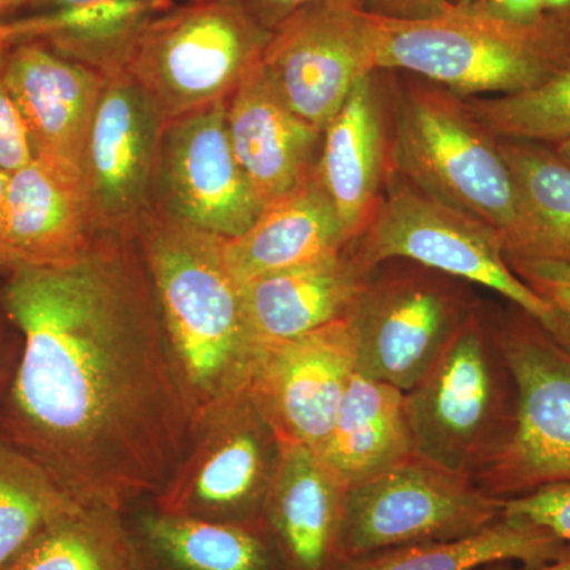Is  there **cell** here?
<instances>
[{
    "label": "cell",
    "mask_w": 570,
    "mask_h": 570,
    "mask_svg": "<svg viewBox=\"0 0 570 570\" xmlns=\"http://www.w3.org/2000/svg\"><path fill=\"white\" fill-rule=\"evenodd\" d=\"M414 453L403 390L355 373L332 433L318 452L326 466L355 485Z\"/></svg>",
    "instance_id": "d4e9b609"
},
{
    "label": "cell",
    "mask_w": 570,
    "mask_h": 570,
    "mask_svg": "<svg viewBox=\"0 0 570 570\" xmlns=\"http://www.w3.org/2000/svg\"><path fill=\"white\" fill-rule=\"evenodd\" d=\"M3 570H148L126 510L81 505L37 535Z\"/></svg>",
    "instance_id": "4316f807"
},
{
    "label": "cell",
    "mask_w": 570,
    "mask_h": 570,
    "mask_svg": "<svg viewBox=\"0 0 570 570\" xmlns=\"http://www.w3.org/2000/svg\"><path fill=\"white\" fill-rule=\"evenodd\" d=\"M176 0H85L21 20L0 21V43L37 40L82 66L121 67L127 45L142 22Z\"/></svg>",
    "instance_id": "cb8c5ba5"
},
{
    "label": "cell",
    "mask_w": 570,
    "mask_h": 570,
    "mask_svg": "<svg viewBox=\"0 0 570 570\" xmlns=\"http://www.w3.org/2000/svg\"><path fill=\"white\" fill-rule=\"evenodd\" d=\"M96 235L81 178L37 157L10 174L7 269L67 264Z\"/></svg>",
    "instance_id": "ffe728a7"
},
{
    "label": "cell",
    "mask_w": 570,
    "mask_h": 570,
    "mask_svg": "<svg viewBox=\"0 0 570 570\" xmlns=\"http://www.w3.org/2000/svg\"><path fill=\"white\" fill-rule=\"evenodd\" d=\"M9 45H0V168L13 174L33 159L28 130L9 89L6 56Z\"/></svg>",
    "instance_id": "1f68e13d"
},
{
    "label": "cell",
    "mask_w": 570,
    "mask_h": 570,
    "mask_svg": "<svg viewBox=\"0 0 570 570\" xmlns=\"http://www.w3.org/2000/svg\"><path fill=\"white\" fill-rule=\"evenodd\" d=\"M504 515L517 517L570 542V482L553 483L505 499Z\"/></svg>",
    "instance_id": "4dcf8cb0"
},
{
    "label": "cell",
    "mask_w": 570,
    "mask_h": 570,
    "mask_svg": "<svg viewBox=\"0 0 570 570\" xmlns=\"http://www.w3.org/2000/svg\"><path fill=\"white\" fill-rule=\"evenodd\" d=\"M517 403L493 311L479 305L425 376L404 392L414 452L474 479L512 436Z\"/></svg>",
    "instance_id": "5b68a950"
},
{
    "label": "cell",
    "mask_w": 570,
    "mask_h": 570,
    "mask_svg": "<svg viewBox=\"0 0 570 570\" xmlns=\"http://www.w3.org/2000/svg\"><path fill=\"white\" fill-rule=\"evenodd\" d=\"M570 557V542L530 521L504 515L464 538L414 543L341 562L335 570H479L494 562L527 568Z\"/></svg>",
    "instance_id": "484cf974"
},
{
    "label": "cell",
    "mask_w": 570,
    "mask_h": 570,
    "mask_svg": "<svg viewBox=\"0 0 570 570\" xmlns=\"http://www.w3.org/2000/svg\"><path fill=\"white\" fill-rule=\"evenodd\" d=\"M227 127L236 159L264 208L316 174L324 130L292 110L262 59L227 100Z\"/></svg>",
    "instance_id": "ac0fdd59"
},
{
    "label": "cell",
    "mask_w": 570,
    "mask_h": 570,
    "mask_svg": "<svg viewBox=\"0 0 570 570\" xmlns=\"http://www.w3.org/2000/svg\"><path fill=\"white\" fill-rule=\"evenodd\" d=\"M466 100L475 118L501 140L557 145L570 138V69L530 91Z\"/></svg>",
    "instance_id": "f546056e"
},
{
    "label": "cell",
    "mask_w": 570,
    "mask_h": 570,
    "mask_svg": "<svg viewBox=\"0 0 570 570\" xmlns=\"http://www.w3.org/2000/svg\"><path fill=\"white\" fill-rule=\"evenodd\" d=\"M6 77L33 157L82 179L104 75L29 40L7 48Z\"/></svg>",
    "instance_id": "e0dca14e"
},
{
    "label": "cell",
    "mask_w": 570,
    "mask_h": 570,
    "mask_svg": "<svg viewBox=\"0 0 570 570\" xmlns=\"http://www.w3.org/2000/svg\"><path fill=\"white\" fill-rule=\"evenodd\" d=\"M505 499L411 453L347 489L337 566L376 551L464 538L504 517Z\"/></svg>",
    "instance_id": "30bf717a"
},
{
    "label": "cell",
    "mask_w": 570,
    "mask_h": 570,
    "mask_svg": "<svg viewBox=\"0 0 570 570\" xmlns=\"http://www.w3.org/2000/svg\"><path fill=\"white\" fill-rule=\"evenodd\" d=\"M135 238L197 422L249 382L255 341L242 285L228 268L220 236L151 208Z\"/></svg>",
    "instance_id": "7a4b0ae2"
},
{
    "label": "cell",
    "mask_w": 570,
    "mask_h": 570,
    "mask_svg": "<svg viewBox=\"0 0 570 570\" xmlns=\"http://www.w3.org/2000/svg\"><path fill=\"white\" fill-rule=\"evenodd\" d=\"M269 36L242 0H183L142 22L119 69L168 121L227 102Z\"/></svg>",
    "instance_id": "8992f818"
},
{
    "label": "cell",
    "mask_w": 570,
    "mask_h": 570,
    "mask_svg": "<svg viewBox=\"0 0 570 570\" xmlns=\"http://www.w3.org/2000/svg\"><path fill=\"white\" fill-rule=\"evenodd\" d=\"M348 249L370 273L382 262L404 258L490 288L570 348V317L513 272L501 235L485 220L431 197L395 171L376 219Z\"/></svg>",
    "instance_id": "52a82bcc"
},
{
    "label": "cell",
    "mask_w": 570,
    "mask_h": 570,
    "mask_svg": "<svg viewBox=\"0 0 570 570\" xmlns=\"http://www.w3.org/2000/svg\"><path fill=\"white\" fill-rule=\"evenodd\" d=\"M472 9L521 24H532L547 17L542 0H475Z\"/></svg>",
    "instance_id": "e575fe53"
},
{
    "label": "cell",
    "mask_w": 570,
    "mask_h": 570,
    "mask_svg": "<svg viewBox=\"0 0 570 570\" xmlns=\"http://www.w3.org/2000/svg\"><path fill=\"white\" fill-rule=\"evenodd\" d=\"M479 305L464 281L404 258L382 262L352 313L356 373L407 392Z\"/></svg>",
    "instance_id": "9c48e42d"
},
{
    "label": "cell",
    "mask_w": 570,
    "mask_h": 570,
    "mask_svg": "<svg viewBox=\"0 0 570 570\" xmlns=\"http://www.w3.org/2000/svg\"><path fill=\"white\" fill-rule=\"evenodd\" d=\"M348 247L318 174L266 205L245 234L224 239V254L239 285L257 277L335 257Z\"/></svg>",
    "instance_id": "7402d4cb"
},
{
    "label": "cell",
    "mask_w": 570,
    "mask_h": 570,
    "mask_svg": "<svg viewBox=\"0 0 570 570\" xmlns=\"http://www.w3.org/2000/svg\"><path fill=\"white\" fill-rule=\"evenodd\" d=\"M18 11H22V0H0V21H6Z\"/></svg>",
    "instance_id": "60d3db41"
},
{
    "label": "cell",
    "mask_w": 570,
    "mask_h": 570,
    "mask_svg": "<svg viewBox=\"0 0 570 570\" xmlns=\"http://www.w3.org/2000/svg\"><path fill=\"white\" fill-rule=\"evenodd\" d=\"M81 508L33 461L0 442V570L37 535Z\"/></svg>",
    "instance_id": "f1b7e54d"
},
{
    "label": "cell",
    "mask_w": 570,
    "mask_h": 570,
    "mask_svg": "<svg viewBox=\"0 0 570 570\" xmlns=\"http://www.w3.org/2000/svg\"><path fill=\"white\" fill-rule=\"evenodd\" d=\"M283 442L247 392L224 397L195 422L194 438L154 509L212 523H255L279 464Z\"/></svg>",
    "instance_id": "8fae6325"
},
{
    "label": "cell",
    "mask_w": 570,
    "mask_h": 570,
    "mask_svg": "<svg viewBox=\"0 0 570 570\" xmlns=\"http://www.w3.org/2000/svg\"><path fill=\"white\" fill-rule=\"evenodd\" d=\"M392 89L393 171L423 193L485 220L508 258H534L535 230L499 148L468 100L411 75Z\"/></svg>",
    "instance_id": "3957f363"
},
{
    "label": "cell",
    "mask_w": 570,
    "mask_h": 570,
    "mask_svg": "<svg viewBox=\"0 0 570 570\" xmlns=\"http://www.w3.org/2000/svg\"><path fill=\"white\" fill-rule=\"evenodd\" d=\"M551 146H553V149L558 153V156H560L561 159H564L566 163L570 165V138L569 140L557 142V145Z\"/></svg>",
    "instance_id": "b9f144b4"
},
{
    "label": "cell",
    "mask_w": 570,
    "mask_h": 570,
    "mask_svg": "<svg viewBox=\"0 0 570 570\" xmlns=\"http://www.w3.org/2000/svg\"><path fill=\"white\" fill-rule=\"evenodd\" d=\"M371 273L352 250L242 285L247 325L257 344L291 340L352 316Z\"/></svg>",
    "instance_id": "44dd1931"
},
{
    "label": "cell",
    "mask_w": 570,
    "mask_h": 570,
    "mask_svg": "<svg viewBox=\"0 0 570 570\" xmlns=\"http://www.w3.org/2000/svg\"><path fill=\"white\" fill-rule=\"evenodd\" d=\"M242 2L255 20L273 32L292 13L314 0H242Z\"/></svg>",
    "instance_id": "d590c367"
},
{
    "label": "cell",
    "mask_w": 570,
    "mask_h": 570,
    "mask_svg": "<svg viewBox=\"0 0 570 570\" xmlns=\"http://www.w3.org/2000/svg\"><path fill=\"white\" fill-rule=\"evenodd\" d=\"M262 63L296 115L324 130L373 69V21L360 0H314L269 36Z\"/></svg>",
    "instance_id": "4fadbf2b"
},
{
    "label": "cell",
    "mask_w": 570,
    "mask_h": 570,
    "mask_svg": "<svg viewBox=\"0 0 570 570\" xmlns=\"http://www.w3.org/2000/svg\"><path fill=\"white\" fill-rule=\"evenodd\" d=\"M366 13L392 21H423L453 9L450 0H360Z\"/></svg>",
    "instance_id": "836d02e7"
},
{
    "label": "cell",
    "mask_w": 570,
    "mask_h": 570,
    "mask_svg": "<svg viewBox=\"0 0 570 570\" xmlns=\"http://www.w3.org/2000/svg\"><path fill=\"white\" fill-rule=\"evenodd\" d=\"M493 322L519 403L512 436L474 482L512 499L570 482V348L520 307L493 311Z\"/></svg>",
    "instance_id": "ba28073f"
},
{
    "label": "cell",
    "mask_w": 570,
    "mask_h": 570,
    "mask_svg": "<svg viewBox=\"0 0 570 570\" xmlns=\"http://www.w3.org/2000/svg\"><path fill=\"white\" fill-rule=\"evenodd\" d=\"M9 171L0 168V272L7 269V195H9Z\"/></svg>",
    "instance_id": "74e56055"
},
{
    "label": "cell",
    "mask_w": 570,
    "mask_h": 570,
    "mask_svg": "<svg viewBox=\"0 0 570 570\" xmlns=\"http://www.w3.org/2000/svg\"><path fill=\"white\" fill-rule=\"evenodd\" d=\"M18 347H20V340H18L17 332L0 311V397L7 387L14 362H17Z\"/></svg>",
    "instance_id": "8d00e7d4"
},
{
    "label": "cell",
    "mask_w": 570,
    "mask_h": 570,
    "mask_svg": "<svg viewBox=\"0 0 570 570\" xmlns=\"http://www.w3.org/2000/svg\"><path fill=\"white\" fill-rule=\"evenodd\" d=\"M542 3L549 17L570 26V0H542Z\"/></svg>",
    "instance_id": "ab89813d"
},
{
    "label": "cell",
    "mask_w": 570,
    "mask_h": 570,
    "mask_svg": "<svg viewBox=\"0 0 570 570\" xmlns=\"http://www.w3.org/2000/svg\"><path fill=\"white\" fill-rule=\"evenodd\" d=\"M382 85V70L360 78L322 138L317 174L348 247L376 219L393 175L392 91Z\"/></svg>",
    "instance_id": "2e32d148"
},
{
    "label": "cell",
    "mask_w": 570,
    "mask_h": 570,
    "mask_svg": "<svg viewBox=\"0 0 570 570\" xmlns=\"http://www.w3.org/2000/svg\"><path fill=\"white\" fill-rule=\"evenodd\" d=\"M474 2H475V0H450V3H452V6H455V7H468Z\"/></svg>",
    "instance_id": "7bdbcfd3"
},
{
    "label": "cell",
    "mask_w": 570,
    "mask_h": 570,
    "mask_svg": "<svg viewBox=\"0 0 570 570\" xmlns=\"http://www.w3.org/2000/svg\"><path fill=\"white\" fill-rule=\"evenodd\" d=\"M6 275L0 311L20 347L0 442L78 504L126 510L159 497L195 412L135 235L99 234L67 264Z\"/></svg>",
    "instance_id": "6da1fadb"
},
{
    "label": "cell",
    "mask_w": 570,
    "mask_h": 570,
    "mask_svg": "<svg viewBox=\"0 0 570 570\" xmlns=\"http://www.w3.org/2000/svg\"><path fill=\"white\" fill-rule=\"evenodd\" d=\"M151 208L220 238L245 234L255 223L264 205L236 159L227 102L165 121Z\"/></svg>",
    "instance_id": "7c38bea8"
},
{
    "label": "cell",
    "mask_w": 570,
    "mask_h": 570,
    "mask_svg": "<svg viewBox=\"0 0 570 570\" xmlns=\"http://www.w3.org/2000/svg\"><path fill=\"white\" fill-rule=\"evenodd\" d=\"M373 69L406 71L471 97L530 91L570 69V26L521 24L472 7L423 21L373 17Z\"/></svg>",
    "instance_id": "277c9868"
},
{
    "label": "cell",
    "mask_w": 570,
    "mask_h": 570,
    "mask_svg": "<svg viewBox=\"0 0 570 570\" xmlns=\"http://www.w3.org/2000/svg\"><path fill=\"white\" fill-rule=\"evenodd\" d=\"M479 570H570V557L547 562V564L535 566V568H527V566H523L521 569H515L510 566V561H504L494 562V564L485 566V568Z\"/></svg>",
    "instance_id": "f35d334b"
},
{
    "label": "cell",
    "mask_w": 570,
    "mask_h": 570,
    "mask_svg": "<svg viewBox=\"0 0 570 570\" xmlns=\"http://www.w3.org/2000/svg\"><path fill=\"white\" fill-rule=\"evenodd\" d=\"M347 489L316 450L283 442L264 519L287 570L337 568Z\"/></svg>",
    "instance_id": "d6986e66"
},
{
    "label": "cell",
    "mask_w": 570,
    "mask_h": 570,
    "mask_svg": "<svg viewBox=\"0 0 570 570\" xmlns=\"http://www.w3.org/2000/svg\"><path fill=\"white\" fill-rule=\"evenodd\" d=\"M499 148L534 225V258L570 265V165L546 142L499 138Z\"/></svg>",
    "instance_id": "83f0119b"
},
{
    "label": "cell",
    "mask_w": 570,
    "mask_h": 570,
    "mask_svg": "<svg viewBox=\"0 0 570 570\" xmlns=\"http://www.w3.org/2000/svg\"><path fill=\"white\" fill-rule=\"evenodd\" d=\"M508 262L535 294L570 317V265L539 258H508Z\"/></svg>",
    "instance_id": "d6a6232c"
},
{
    "label": "cell",
    "mask_w": 570,
    "mask_h": 570,
    "mask_svg": "<svg viewBox=\"0 0 570 570\" xmlns=\"http://www.w3.org/2000/svg\"><path fill=\"white\" fill-rule=\"evenodd\" d=\"M165 118L121 69L104 75L86 146V197L97 234L135 235L151 209L154 167Z\"/></svg>",
    "instance_id": "9a60e30c"
},
{
    "label": "cell",
    "mask_w": 570,
    "mask_h": 570,
    "mask_svg": "<svg viewBox=\"0 0 570 570\" xmlns=\"http://www.w3.org/2000/svg\"><path fill=\"white\" fill-rule=\"evenodd\" d=\"M129 524L148 570H287L265 520L212 523L151 505Z\"/></svg>",
    "instance_id": "603a6c76"
},
{
    "label": "cell",
    "mask_w": 570,
    "mask_h": 570,
    "mask_svg": "<svg viewBox=\"0 0 570 570\" xmlns=\"http://www.w3.org/2000/svg\"><path fill=\"white\" fill-rule=\"evenodd\" d=\"M356 373L352 316L305 335L257 344L247 392L285 444L321 452Z\"/></svg>",
    "instance_id": "5bb4252c"
}]
</instances>
